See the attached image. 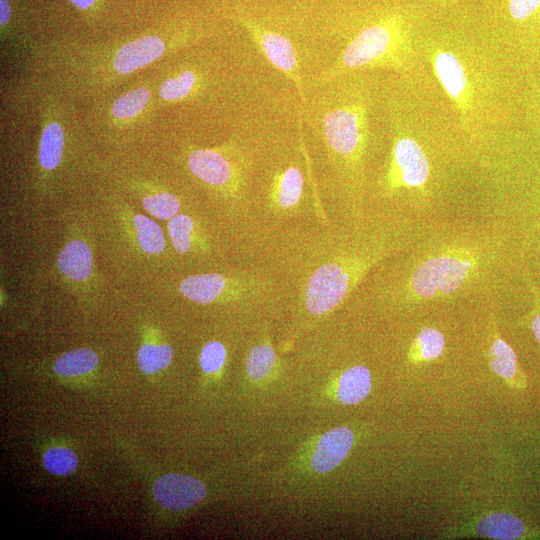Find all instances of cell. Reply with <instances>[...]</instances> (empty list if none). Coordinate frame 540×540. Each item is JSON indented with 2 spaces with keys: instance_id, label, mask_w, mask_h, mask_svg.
<instances>
[{
  "instance_id": "obj_2",
  "label": "cell",
  "mask_w": 540,
  "mask_h": 540,
  "mask_svg": "<svg viewBox=\"0 0 540 540\" xmlns=\"http://www.w3.org/2000/svg\"><path fill=\"white\" fill-rule=\"evenodd\" d=\"M481 268L479 254L462 246L448 247L427 256L410 273L405 290L414 301L454 294L475 278Z\"/></svg>"
},
{
  "instance_id": "obj_5",
  "label": "cell",
  "mask_w": 540,
  "mask_h": 540,
  "mask_svg": "<svg viewBox=\"0 0 540 540\" xmlns=\"http://www.w3.org/2000/svg\"><path fill=\"white\" fill-rule=\"evenodd\" d=\"M429 176L430 163L424 148L408 135H396L383 175L384 190L388 194L401 189L422 190Z\"/></svg>"
},
{
  "instance_id": "obj_30",
  "label": "cell",
  "mask_w": 540,
  "mask_h": 540,
  "mask_svg": "<svg viewBox=\"0 0 540 540\" xmlns=\"http://www.w3.org/2000/svg\"><path fill=\"white\" fill-rule=\"evenodd\" d=\"M226 360V349L218 341L208 342L200 353V366L205 373L211 374L219 371Z\"/></svg>"
},
{
  "instance_id": "obj_4",
  "label": "cell",
  "mask_w": 540,
  "mask_h": 540,
  "mask_svg": "<svg viewBox=\"0 0 540 540\" xmlns=\"http://www.w3.org/2000/svg\"><path fill=\"white\" fill-rule=\"evenodd\" d=\"M320 114V128L330 154L343 165L357 166L368 141L365 105L357 100H338L326 103Z\"/></svg>"
},
{
  "instance_id": "obj_23",
  "label": "cell",
  "mask_w": 540,
  "mask_h": 540,
  "mask_svg": "<svg viewBox=\"0 0 540 540\" xmlns=\"http://www.w3.org/2000/svg\"><path fill=\"white\" fill-rule=\"evenodd\" d=\"M173 358V349L168 344H143L137 353V362L141 371L153 374L169 366Z\"/></svg>"
},
{
  "instance_id": "obj_12",
  "label": "cell",
  "mask_w": 540,
  "mask_h": 540,
  "mask_svg": "<svg viewBox=\"0 0 540 540\" xmlns=\"http://www.w3.org/2000/svg\"><path fill=\"white\" fill-rule=\"evenodd\" d=\"M490 369L510 388L523 390L527 387V376L518 363L513 348L500 336L496 321L491 327V344L487 352Z\"/></svg>"
},
{
  "instance_id": "obj_1",
  "label": "cell",
  "mask_w": 540,
  "mask_h": 540,
  "mask_svg": "<svg viewBox=\"0 0 540 540\" xmlns=\"http://www.w3.org/2000/svg\"><path fill=\"white\" fill-rule=\"evenodd\" d=\"M411 53L410 19L407 14L393 13L360 30L319 82L328 83L360 68H405Z\"/></svg>"
},
{
  "instance_id": "obj_21",
  "label": "cell",
  "mask_w": 540,
  "mask_h": 540,
  "mask_svg": "<svg viewBox=\"0 0 540 540\" xmlns=\"http://www.w3.org/2000/svg\"><path fill=\"white\" fill-rule=\"evenodd\" d=\"M168 233L173 247L178 253L189 252L200 243L194 220L186 214H177L168 222Z\"/></svg>"
},
{
  "instance_id": "obj_13",
  "label": "cell",
  "mask_w": 540,
  "mask_h": 540,
  "mask_svg": "<svg viewBox=\"0 0 540 540\" xmlns=\"http://www.w3.org/2000/svg\"><path fill=\"white\" fill-rule=\"evenodd\" d=\"M353 443L354 434L347 427H338L325 433L311 457L313 470L326 473L337 467L348 455Z\"/></svg>"
},
{
  "instance_id": "obj_26",
  "label": "cell",
  "mask_w": 540,
  "mask_h": 540,
  "mask_svg": "<svg viewBox=\"0 0 540 540\" xmlns=\"http://www.w3.org/2000/svg\"><path fill=\"white\" fill-rule=\"evenodd\" d=\"M43 465L50 473L64 476L76 470L78 459L72 450L54 447L44 453Z\"/></svg>"
},
{
  "instance_id": "obj_10",
  "label": "cell",
  "mask_w": 540,
  "mask_h": 540,
  "mask_svg": "<svg viewBox=\"0 0 540 540\" xmlns=\"http://www.w3.org/2000/svg\"><path fill=\"white\" fill-rule=\"evenodd\" d=\"M155 500L171 510H186L206 496L205 485L198 479L182 474H166L153 484Z\"/></svg>"
},
{
  "instance_id": "obj_7",
  "label": "cell",
  "mask_w": 540,
  "mask_h": 540,
  "mask_svg": "<svg viewBox=\"0 0 540 540\" xmlns=\"http://www.w3.org/2000/svg\"><path fill=\"white\" fill-rule=\"evenodd\" d=\"M187 164L194 176L211 186L233 194L245 189V170L220 151L196 149L189 154Z\"/></svg>"
},
{
  "instance_id": "obj_3",
  "label": "cell",
  "mask_w": 540,
  "mask_h": 540,
  "mask_svg": "<svg viewBox=\"0 0 540 540\" xmlns=\"http://www.w3.org/2000/svg\"><path fill=\"white\" fill-rule=\"evenodd\" d=\"M379 252L337 256L321 264L308 278L303 303L306 310L320 316L335 309L380 259Z\"/></svg>"
},
{
  "instance_id": "obj_24",
  "label": "cell",
  "mask_w": 540,
  "mask_h": 540,
  "mask_svg": "<svg viewBox=\"0 0 540 540\" xmlns=\"http://www.w3.org/2000/svg\"><path fill=\"white\" fill-rule=\"evenodd\" d=\"M277 364L274 349L268 343L253 347L246 358V372L254 380L266 377Z\"/></svg>"
},
{
  "instance_id": "obj_25",
  "label": "cell",
  "mask_w": 540,
  "mask_h": 540,
  "mask_svg": "<svg viewBox=\"0 0 540 540\" xmlns=\"http://www.w3.org/2000/svg\"><path fill=\"white\" fill-rule=\"evenodd\" d=\"M150 98L147 88L141 87L120 96L112 106V114L120 119L136 116L146 106Z\"/></svg>"
},
{
  "instance_id": "obj_28",
  "label": "cell",
  "mask_w": 540,
  "mask_h": 540,
  "mask_svg": "<svg viewBox=\"0 0 540 540\" xmlns=\"http://www.w3.org/2000/svg\"><path fill=\"white\" fill-rule=\"evenodd\" d=\"M195 83V74L192 71H184L165 80L160 86L159 94L167 101L181 100L192 91Z\"/></svg>"
},
{
  "instance_id": "obj_14",
  "label": "cell",
  "mask_w": 540,
  "mask_h": 540,
  "mask_svg": "<svg viewBox=\"0 0 540 540\" xmlns=\"http://www.w3.org/2000/svg\"><path fill=\"white\" fill-rule=\"evenodd\" d=\"M165 50L164 42L157 36H145L126 43L117 52L114 68L128 74L158 59Z\"/></svg>"
},
{
  "instance_id": "obj_33",
  "label": "cell",
  "mask_w": 540,
  "mask_h": 540,
  "mask_svg": "<svg viewBox=\"0 0 540 540\" xmlns=\"http://www.w3.org/2000/svg\"><path fill=\"white\" fill-rule=\"evenodd\" d=\"M69 1L82 9H87L95 3V0H69Z\"/></svg>"
},
{
  "instance_id": "obj_19",
  "label": "cell",
  "mask_w": 540,
  "mask_h": 540,
  "mask_svg": "<svg viewBox=\"0 0 540 540\" xmlns=\"http://www.w3.org/2000/svg\"><path fill=\"white\" fill-rule=\"evenodd\" d=\"M99 362L97 354L88 348L74 349L60 355L53 364L61 376H79L93 371Z\"/></svg>"
},
{
  "instance_id": "obj_31",
  "label": "cell",
  "mask_w": 540,
  "mask_h": 540,
  "mask_svg": "<svg viewBox=\"0 0 540 540\" xmlns=\"http://www.w3.org/2000/svg\"><path fill=\"white\" fill-rule=\"evenodd\" d=\"M530 291L532 296V310L529 315L530 328L540 345V291L530 283Z\"/></svg>"
},
{
  "instance_id": "obj_16",
  "label": "cell",
  "mask_w": 540,
  "mask_h": 540,
  "mask_svg": "<svg viewBox=\"0 0 540 540\" xmlns=\"http://www.w3.org/2000/svg\"><path fill=\"white\" fill-rule=\"evenodd\" d=\"M57 265L59 270L69 279L84 281L92 273V252L82 240H72L60 251Z\"/></svg>"
},
{
  "instance_id": "obj_32",
  "label": "cell",
  "mask_w": 540,
  "mask_h": 540,
  "mask_svg": "<svg viewBox=\"0 0 540 540\" xmlns=\"http://www.w3.org/2000/svg\"><path fill=\"white\" fill-rule=\"evenodd\" d=\"M11 17L9 0H0V25L5 26Z\"/></svg>"
},
{
  "instance_id": "obj_18",
  "label": "cell",
  "mask_w": 540,
  "mask_h": 540,
  "mask_svg": "<svg viewBox=\"0 0 540 540\" xmlns=\"http://www.w3.org/2000/svg\"><path fill=\"white\" fill-rule=\"evenodd\" d=\"M445 348L443 333L434 327L422 328L413 339L407 358L412 364H421L439 358Z\"/></svg>"
},
{
  "instance_id": "obj_17",
  "label": "cell",
  "mask_w": 540,
  "mask_h": 540,
  "mask_svg": "<svg viewBox=\"0 0 540 540\" xmlns=\"http://www.w3.org/2000/svg\"><path fill=\"white\" fill-rule=\"evenodd\" d=\"M371 390V375L363 365L353 366L339 378L337 398L343 404H356L364 400Z\"/></svg>"
},
{
  "instance_id": "obj_8",
  "label": "cell",
  "mask_w": 540,
  "mask_h": 540,
  "mask_svg": "<svg viewBox=\"0 0 540 540\" xmlns=\"http://www.w3.org/2000/svg\"><path fill=\"white\" fill-rule=\"evenodd\" d=\"M244 26L266 59L294 84L305 107L306 97L293 43L286 36L255 24L244 21Z\"/></svg>"
},
{
  "instance_id": "obj_22",
  "label": "cell",
  "mask_w": 540,
  "mask_h": 540,
  "mask_svg": "<svg viewBox=\"0 0 540 540\" xmlns=\"http://www.w3.org/2000/svg\"><path fill=\"white\" fill-rule=\"evenodd\" d=\"M133 224L137 241L145 253L155 255L164 251L165 237L156 222L142 214H137L133 217Z\"/></svg>"
},
{
  "instance_id": "obj_6",
  "label": "cell",
  "mask_w": 540,
  "mask_h": 540,
  "mask_svg": "<svg viewBox=\"0 0 540 540\" xmlns=\"http://www.w3.org/2000/svg\"><path fill=\"white\" fill-rule=\"evenodd\" d=\"M256 290L257 284L252 279L228 277L218 273L191 275L184 278L179 286V291L185 298L199 304L246 298Z\"/></svg>"
},
{
  "instance_id": "obj_9",
  "label": "cell",
  "mask_w": 540,
  "mask_h": 540,
  "mask_svg": "<svg viewBox=\"0 0 540 540\" xmlns=\"http://www.w3.org/2000/svg\"><path fill=\"white\" fill-rule=\"evenodd\" d=\"M433 71L447 96L461 116H468L472 109V87L468 72L453 52L436 49L430 57Z\"/></svg>"
},
{
  "instance_id": "obj_15",
  "label": "cell",
  "mask_w": 540,
  "mask_h": 540,
  "mask_svg": "<svg viewBox=\"0 0 540 540\" xmlns=\"http://www.w3.org/2000/svg\"><path fill=\"white\" fill-rule=\"evenodd\" d=\"M304 192V176L296 166H289L277 172L270 184V204L277 211L294 209L301 201Z\"/></svg>"
},
{
  "instance_id": "obj_29",
  "label": "cell",
  "mask_w": 540,
  "mask_h": 540,
  "mask_svg": "<svg viewBox=\"0 0 540 540\" xmlns=\"http://www.w3.org/2000/svg\"><path fill=\"white\" fill-rule=\"evenodd\" d=\"M509 17L516 23L526 24L540 19V0H506Z\"/></svg>"
},
{
  "instance_id": "obj_27",
  "label": "cell",
  "mask_w": 540,
  "mask_h": 540,
  "mask_svg": "<svg viewBox=\"0 0 540 540\" xmlns=\"http://www.w3.org/2000/svg\"><path fill=\"white\" fill-rule=\"evenodd\" d=\"M144 209L152 216L167 220L176 216L180 210V200L168 192L146 196L142 200Z\"/></svg>"
},
{
  "instance_id": "obj_11",
  "label": "cell",
  "mask_w": 540,
  "mask_h": 540,
  "mask_svg": "<svg viewBox=\"0 0 540 540\" xmlns=\"http://www.w3.org/2000/svg\"><path fill=\"white\" fill-rule=\"evenodd\" d=\"M452 533L456 536H477L490 539L533 538L536 532L529 528L522 519L507 512H490L465 524Z\"/></svg>"
},
{
  "instance_id": "obj_20",
  "label": "cell",
  "mask_w": 540,
  "mask_h": 540,
  "mask_svg": "<svg viewBox=\"0 0 540 540\" xmlns=\"http://www.w3.org/2000/svg\"><path fill=\"white\" fill-rule=\"evenodd\" d=\"M64 148V133L56 123L48 124L41 135L38 158L41 166L47 170L54 169L61 161Z\"/></svg>"
}]
</instances>
